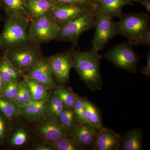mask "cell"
<instances>
[{
    "instance_id": "1",
    "label": "cell",
    "mask_w": 150,
    "mask_h": 150,
    "mask_svg": "<svg viewBox=\"0 0 150 150\" xmlns=\"http://www.w3.org/2000/svg\"><path fill=\"white\" fill-rule=\"evenodd\" d=\"M71 53L73 68L81 80L92 92L101 89L103 81L100 65L103 56L93 48L88 51L72 50Z\"/></svg>"
},
{
    "instance_id": "2",
    "label": "cell",
    "mask_w": 150,
    "mask_h": 150,
    "mask_svg": "<svg viewBox=\"0 0 150 150\" xmlns=\"http://www.w3.org/2000/svg\"><path fill=\"white\" fill-rule=\"evenodd\" d=\"M30 21L18 16H7L0 34V43L3 51L31 43L28 35Z\"/></svg>"
},
{
    "instance_id": "3",
    "label": "cell",
    "mask_w": 150,
    "mask_h": 150,
    "mask_svg": "<svg viewBox=\"0 0 150 150\" xmlns=\"http://www.w3.org/2000/svg\"><path fill=\"white\" fill-rule=\"evenodd\" d=\"M117 34L128 38L136 45L141 38L150 30V16L144 12L124 14L118 22H114Z\"/></svg>"
},
{
    "instance_id": "4",
    "label": "cell",
    "mask_w": 150,
    "mask_h": 150,
    "mask_svg": "<svg viewBox=\"0 0 150 150\" xmlns=\"http://www.w3.org/2000/svg\"><path fill=\"white\" fill-rule=\"evenodd\" d=\"M97 11L91 10L61 26L55 40L69 42L78 46V40L83 33L94 28Z\"/></svg>"
},
{
    "instance_id": "5",
    "label": "cell",
    "mask_w": 150,
    "mask_h": 150,
    "mask_svg": "<svg viewBox=\"0 0 150 150\" xmlns=\"http://www.w3.org/2000/svg\"><path fill=\"white\" fill-rule=\"evenodd\" d=\"M3 51V56L23 75L42 56L40 45L32 43Z\"/></svg>"
},
{
    "instance_id": "6",
    "label": "cell",
    "mask_w": 150,
    "mask_h": 150,
    "mask_svg": "<svg viewBox=\"0 0 150 150\" xmlns=\"http://www.w3.org/2000/svg\"><path fill=\"white\" fill-rule=\"evenodd\" d=\"M61 27L50 13L33 19L28 28L30 42L40 45L55 40Z\"/></svg>"
},
{
    "instance_id": "7",
    "label": "cell",
    "mask_w": 150,
    "mask_h": 150,
    "mask_svg": "<svg viewBox=\"0 0 150 150\" xmlns=\"http://www.w3.org/2000/svg\"><path fill=\"white\" fill-rule=\"evenodd\" d=\"M129 42L119 43L110 49L104 57L114 66L129 73L137 72L139 57Z\"/></svg>"
},
{
    "instance_id": "8",
    "label": "cell",
    "mask_w": 150,
    "mask_h": 150,
    "mask_svg": "<svg viewBox=\"0 0 150 150\" xmlns=\"http://www.w3.org/2000/svg\"><path fill=\"white\" fill-rule=\"evenodd\" d=\"M34 132L44 143L54 142L64 137H72L69 131L59 120L47 115L35 122Z\"/></svg>"
},
{
    "instance_id": "9",
    "label": "cell",
    "mask_w": 150,
    "mask_h": 150,
    "mask_svg": "<svg viewBox=\"0 0 150 150\" xmlns=\"http://www.w3.org/2000/svg\"><path fill=\"white\" fill-rule=\"evenodd\" d=\"M94 28L95 33L92 46L98 51L104 48L111 38L118 34L112 18L98 11Z\"/></svg>"
},
{
    "instance_id": "10",
    "label": "cell",
    "mask_w": 150,
    "mask_h": 150,
    "mask_svg": "<svg viewBox=\"0 0 150 150\" xmlns=\"http://www.w3.org/2000/svg\"><path fill=\"white\" fill-rule=\"evenodd\" d=\"M47 59L55 81L60 85L67 83L73 68L71 51L53 55Z\"/></svg>"
},
{
    "instance_id": "11",
    "label": "cell",
    "mask_w": 150,
    "mask_h": 150,
    "mask_svg": "<svg viewBox=\"0 0 150 150\" xmlns=\"http://www.w3.org/2000/svg\"><path fill=\"white\" fill-rule=\"evenodd\" d=\"M24 75L29 79L39 82L48 89L50 92L56 86V83L52 74L47 58L43 56L28 70Z\"/></svg>"
},
{
    "instance_id": "12",
    "label": "cell",
    "mask_w": 150,
    "mask_h": 150,
    "mask_svg": "<svg viewBox=\"0 0 150 150\" xmlns=\"http://www.w3.org/2000/svg\"><path fill=\"white\" fill-rule=\"evenodd\" d=\"M91 10H96L78 5H56L50 13L54 16L57 23L61 27Z\"/></svg>"
},
{
    "instance_id": "13",
    "label": "cell",
    "mask_w": 150,
    "mask_h": 150,
    "mask_svg": "<svg viewBox=\"0 0 150 150\" xmlns=\"http://www.w3.org/2000/svg\"><path fill=\"white\" fill-rule=\"evenodd\" d=\"M121 137L112 129L103 127L97 129L94 150H118L121 146Z\"/></svg>"
},
{
    "instance_id": "14",
    "label": "cell",
    "mask_w": 150,
    "mask_h": 150,
    "mask_svg": "<svg viewBox=\"0 0 150 150\" xmlns=\"http://www.w3.org/2000/svg\"><path fill=\"white\" fill-rule=\"evenodd\" d=\"M97 129L89 123L78 121L70 131L72 137L84 149L93 147Z\"/></svg>"
},
{
    "instance_id": "15",
    "label": "cell",
    "mask_w": 150,
    "mask_h": 150,
    "mask_svg": "<svg viewBox=\"0 0 150 150\" xmlns=\"http://www.w3.org/2000/svg\"><path fill=\"white\" fill-rule=\"evenodd\" d=\"M98 11L111 18L114 17L121 18L124 14L123 7L133 4L131 0H97Z\"/></svg>"
},
{
    "instance_id": "16",
    "label": "cell",
    "mask_w": 150,
    "mask_h": 150,
    "mask_svg": "<svg viewBox=\"0 0 150 150\" xmlns=\"http://www.w3.org/2000/svg\"><path fill=\"white\" fill-rule=\"evenodd\" d=\"M46 101L30 100L21 108V116L30 123L39 121L46 115Z\"/></svg>"
},
{
    "instance_id": "17",
    "label": "cell",
    "mask_w": 150,
    "mask_h": 150,
    "mask_svg": "<svg viewBox=\"0 0 150 150\" xmlns=\"http://www.w3.org/2000/svg\"><path fill=\"white\" fill-rule=\"evenodd\" d=\"M3 11L7 16H18L32 20L27 7V0H1Z\"/></svg>"
},
{
    "instance_id": "18",
    "label": "cell",
    "mask_w": 150,
    "mask_h": 150,
    "mask_svg": "<svg viewBox=\"0 0 150 150\" xmlns=\"http://www.w3.org/2000/svg\"><path fill=\"white\" fill-rule=\"evenodd\" d=\"M143 134L139 129H134L126 132L121 138V150L143 149Z\"/></svg>"
},
{
    "instance_id": "19",
    "label": "cell",
    "mask_w": 150,
    "mask_h": 150,
    "mask_svg": "<svg viewBox=\"0 0 150 150\" xmlns=\"http://www.w3.org/2000/svg\"><path fill=\"white\" fill-rule=\"evenodd\" d=\"M23 81L29 89L31 100L35 101H46L51 92L39 82L23 75Z\"/></svg>"
},
{
    "instance_id": "20",
    "label": "cell",
    "mask_w": 150,
    "mask_h": 150,
    "mask_svg": "<svg viewBox=\"0 0 150 150\" xmlns=\"http://www.w3.org/2000/svg\"><path fill=\"white\" fill-rule=\"evenodd\" d=\"M55 5L51 0H27L28 10L32 20L50 13Z\"/></svg>"
},
{
    "instance_id": "21",
    "label": "cell",
    "mask_w": 150,
    "mask_h": 150,
    "mask_svg": "<svg viewBox=\"0 0 150 150\" xmlns=\"http://www.w3.org/2000/svg\"><path fill=\"white\" fill-rule=\"evenodd\" d=\"M0 75L5 84L10 82L19 80L23 75L11 64L4 56L0 62Z\"/></svg>"
},
{
    "instance_id": "22",
    "label": "cell",
    "mask_w": 150,
    "mask_h": 150,
    "mask_svg": "<svg viewBox=\"0 0 150 150\" xmlns=\"http://www.w3.org/2000/svg\"><path fill=\"white\" fill-rule=\"evenodd\" d=\"M87 119L90 124L96 129L103 127L101 114L95 105L85 98H83Z\"/></svg>"
},
{
    "instance_id": "23",
    "label": "cell",
    "mask_w": 150,
    "mask_h": 150,
    "mask_svg": "<svg viewBox=\"0 0 150 150\" xmlns=\"http://www.w3.org/2000/svg\"><path fill=\"white\" fill-rule=\"evenodd\" d=\"M51 92L60 100L65 107L73 108L76 98L75 93L71 89L65 87L62 85H56Z\"/></svg>"
},
{
    "instance_id": "24",
    "label": "cell",
    "mask_w": 150,
    "mask_h": 150,
    "mask_svg": "<svg viewBox=\"0 0 150 150\" xmlns=\"http://www.w3.org/2000/svg\"><path fill=\"white\" fill-rule=\"evenodd\" d=\"M0 112L11 121L21 115V108L14 100L5 99L1 96Z\"/></svg>"
},
{
    "instance_id": "25",
    "label": "cell",
    "mask_w": 150,
    "mask_h": 150,
    "mask_svg": "<svg viewBox=\"0 0 150 150\" xmlns=\"http://www.w3.org/2000/svg\"><path fill=\"white\" fill-rule=\"evenodd\" d=\"M46 115L58 120L60 114L65 108L63 103L51 92L46 100Z\"/></svg>"
},
{
    "instance_id": "26",
    "label": "cell",
    "mask_w": 150,
    "mask_h": 150,
    "mask_svg": "<svg viewBox=\"0 0 150 150\" xmlns=\"http://www.w3.org/2000/svg\"><path fill=\"white\" fill-rule=\"evenodd\" d=\"M45 143L51 146L54 150L85 149L82 146L72 137H64L55 142Z\"/></svg>"
},
{
    "instance_id": "27",
    "label": "cell",
    "mask_w": 150,
    "mask_h": 150,
    "mask_svg": "<svg viewBox=\"0 0 150 150\" xmlns=\"http://www.w3.org/2000/svg\"><path fill=\"white\" fill-rule=\"evenodd\" d=\"M29 134L24 128H18L10 133L6 142L10 146L18 147L24 146L29 139Z\"/></svg>"
},
{
    "instance_id": "28",
    "label": "cell",
    "mask_w": 150,
    "mask_h": 150,
    "mask_svg": "<svg viewBox=\"0 0 150 150\" xmlns=\"http://www.w3.org/2000/svg\"><path fill=\"white\" fill-rule=\"evenodd\" d=\"M59 120L69 132L79 121L73 108L66 107L60 114Z\"/></svg>"
},
{
    "instance_id": "29",
    "label": "cell",
    "mask_w": 150,
    "mask_h": 150,
    "mask_svg": "<svg viewBox=\"0 0 150 150\" xmlns=\"http://www.w3.org/2000/svg\"><path fill=\"white\" fill-rule=\"evenodd\" d=\"M31 100L30 93L27 86L22 81H20L19 86L15 97L14 101L21 108Z\"/></svg>"
},
{
    "instance_id": "30",
    "label": "cell",
    "mask_w": 150,
    "mask_h": 150,
    "mask_svg": "<svg viewBox=\"0 0 150 150\" xmlns=\"http://www.w3.org/2000/svg\"><path fill=\"white\" fill-rule=\"evenodd\" d=\"M11 122L0 112V147L6 143L11 132Z\"/></svg>"
},
{
    "instance_id": "31",
    "label": "cell",
    "mask_w": 150,
    "mask_h": 150,
    "mask_svg": "<svg viewBox=\"0 0 150 150\" xmlns=\"http://www.w3.org/2000/svg\"><path fill=\"white\" fill-rule=\"evenodd\" d=\"M19 81L10 82L5 85L0 96L5 99L14 100L19 86Z\"/></svg>"
},
{
    "instance_id": "32",
    "label": "cell",
    "mask_w": 150,
    "mask_h": 150,
    "mask_svg": "<svg viewBox=\"0 0 150 150\" xmlns=\"http://www.w3.org/2000/svg\"><path fill=\"white\" fill-rule=\"evenodd\" d=\"M55 5L75 4L85 6L98 10V4L95 0H51Z\"/></svg>"
},
{
    "instance_id": "33",
    "label": "cell",
    "mask_w": 150,
    "mask_h": 150,
    "mask_svg": "<svg viewBox=\"0 0 150 150\" xmlns=\"http://www.w3.org/2000/svg\"><path fill=\"white\" fill-rule=\"evenodd\" d=\"M76 100L73 109L75 112L78 120L80 122L88 123L86 117L83 98L77 94L75 93Z\"/></svg>"
},
{
    "instance_id": "34",
    "label": "cell",
    "mask_w": 150,
    "mask_h": 150,
    "mask_svg": "<svg viewBox=\"0 0 150 150\" xmlns=\"http://www.w3.org/2000/svg\"><path fill=\"white\" fill-rule=\"evenodd\" d=\"M147 62L146 66L143 68L141 72L146 76L147 78L150 76V51H148L146 55Z\"/></svg>"
},
{
    "instance_id": "35",
    "label": "cell",
    "mask_w": 150,
    "mask_h": 150,
    "mask_svg": "<svg viewBox=\"0 0 150 150\" xmlns=\"http://www.w3.org/2000/svg\"><path fill=\"white\" fill-rule=\"evenodd\" d=\"M136 45H144L150 46V30H149L143 35L141 39L137 42Z\"/></svg>"
},
{
    "instance_id": "36",
    "label": "cell",
    "mask_w": 150,
    "mask_h": 150,
    "mask_svg": "<svg viewBox=\"0 0 150 150\" xmlns=\"http://www.w3.org/2000/svg\"><path fill=\"white\" fill-rule=\"evenodd\" d=\"M35 150H54L53 148L48 144L44 143L36 145L33 149Z\"/></svg>"
},
{
    "instance_id": "37",
    "label": "cell",
    "mask_w": 150,
    "mask_h": 150,
    "mask_svg": "<svg viewBox=\"0 0 150 150\" xmlns=\"http://www.w3.org/2000/svg\"><path fill=\"white\" fill-rule=\"evenodd\" d=\"M137 3H139L146 10L148 13H150V0H138Z\"/></svg>"
},
{
    "instance_id": "38",
    "label": "cell",
    "mask_w": 150,
    "mask_h": 150,
    "mask_svg": "<svg viewBox=\"0 0 150 150\" xmlns=\"http://www.w3.org/2000/svg\"><path fill=\"white\" fill-rule=\"evenodd\" d=\"M5 85V83L4 82L2 78L1 75H0V96L1 95L2 91L3 89L4 88Z\"/></svg>"
},
{
    "instance_id": "39",
    "label": "cell",
    "mask_w": 150,
    "mask_h": 150,
    "mask_svg": "<svg viewBox=\"0 0 150 150\" xmlns=\"http://www.w3.org/2000/svg\"><path fill=\"white\" fill-rule=\"evenodd\" d=\"M3 10L2 6L1 3V0H0V22L1 21L2 19V16L1 15V11Z\"/></svg>"
},
{
    "instance_id": "40",
    "label": "cell",
    "mask_w": 150,
    "mask_h": 150,
    "mask_svg": "<svg viewBox=\"0 0 150 150\" xmlns=\"http://www.w3.org/2000/svg\"><path fill=\"white\" fill-rule=\"evenodd\" d=\"M2 51H3V48L1 43H0V62H1V59L2 57V56L1 55Z\"/></svg>"
},
{
    "instance_id": "41",
    "label": "cell",
    "mask_w": 150,
    "mask_h": 150,
    "mask_svg": "<svg viewBox=\"0 0 150 150\" xmlns=\"http://www.w3.org/2000/svg\"><path fill=\"white\" fill-rule=\"evenodd\" d=\"M138 0H131V1L132 2H137V1Z\"/></svg>"
},
{
    "instance_id": "42",
    "label": "cell",
    "mask_w": 150,
    "mask_h": 150,
    "mask_svg": "<svg viewBox=\"0 0 150 150\" xmlns=\"http://www.w3.org/2000/svg\"><path fill=\"white\" fill-rule=\"evenodd\" d=\"M0 149H1V147H0Z\"/></svg>"
},
{
    "instance_id": "43",
    "label": "cell",
    "mask_w": 150,
    "mask_h": 150,
    "mask_svg": "<svg viewBox=\"0 0 150 150\" xmlns=\"http://www.w3.org/2000/svg\"><path fill=\"white\" fill-rule=\"evenodd\" d=\"M95 1H97V0H95Z\"/></svg>"
}]
</instances>
